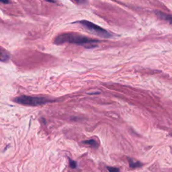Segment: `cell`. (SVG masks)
<instances>
[{"mask_svg": "<svg viewBox=\"0 0 172 172\" xmlns=\"http://www.w3.org/2000/svg\"><path fill=\"white\" fill-rule=\"evenodd\" d=\"M155 14H156V15L158 16L159 18L168 21L169 22H170L172 24V16L171 15L166 14H165V13H163L160 11H155Z\"/></svg>", "mask_w": 172, "mask_h": 172, "instance_id": "277c9868", "label": "cell"}, {"mask_svg": "<svg viewBox=\"0 0 172 172\" xmlns=\"http://www.w3.org/2000/svg\"><path fill=\"white\" fill-rule=\"evenodd\" d=\"M128 162H129V165L130 167L132 168H134V167H139L140 166H141L142 164L138 161H135L131 159H128Z\"/></svg>", "mask_w": 172, "mask_h": 172, "instance_id": "8992f818", "label": "cell"}, {"mask_svg": "<svg viewBox=\"0 0 172 172\" xmlns=\"http://www.w3.org/2000/svg\"><path fill=\"white\" fill-rule=\"evenodd\" d=\"M1 2L2 3H3V4H8V0H1Z\"/></svg>", "mask_w": 172, "mask_h": 172, "instance_id": "8fae6325", "label": "cell"}, {"mask_svg": "<svg viewBox=\"0 0 172 172\" xmlns=\"http://www.w3.org/2000/svg\"><path fill=\"white\" fill-rule=\"evenodd\" d=\"M79 23L84 26L85 29H87L88 31L91 32L92 34L100 36L102 38H108L112 36V34H110L108 31L106 30L105 29L101 28L100 26L95 24L91 22H89L88 20H81L79 21Z\"/></svg>", "mask_w": 172, "mask_h": 172, "instance_id": "3957f363", "label": "cell"}, {"mask_svg": "<svg viewBox=\"0 0 172 172\" xmlns=\"http://www.w3.org/2000/svg\"><path fill=\"white\" fill-rule=\"evenodd\" d=\"M14 100L16 103L28 106H38L44 105L53 102V100H49L46 98L28 96V95H22V96L16 98Z\"/></svg>", "mask_w": 172, "mask_h": 172, "instance_id": "7a4b0ae2", "label": "cell"}, {"mask_svg": "<svg viewBox=\"0 0 172 172\" xmlns=\"http://www.w3.org/2000/svg\"><path fill=\"white\" fill-rule=\"evenodd\" d=\"M73 1H74L78 4H84L86 2L85 0H73Z\"/></svg>", "mask_w": 172, "mask_h": 172, "instance_id": "30bf717a", "label": "cell"}, {"mask_svg": "<svg viewBox=\"0 0 172 172\" xmlns=\"http://www.w3.org/2000/svg\"><path fill=\"white\" fill-rule=\"evenodd\" d=\"M107 170L110 171H118L119 169L113 167H107Z\"/></svg>", "mask_w": 172, "mask_h": 172, "instance_id": "9c48e42d", "label": "cell"}, {"mask_svg": "<svg viewBox=\"0 0 172 172\" xmlns=\"http://www.w3.org/2000/svg\"><path fill=\"white\" fill-rule=\"evenodd\" d=\"M45 1L48 2H52V3H53V2H55V0H45Z\"/></svg>", "mask_w": 172, "mask_h": 172, "instance_id": "7c38bea8", "label": "cell"}, {"mask_svg": "<svg viewBox=\"0 0 172 172\" xmlns=\"http://www.w3.org/2000/svg\"><path fill=\"white\" fill-rule=\"evenodd\" d=\"M84 143L85 144H88L91 145V146L94 147H97V143L96 141L93 140V139H91V140H89V141H85L84 142Z\"/></svg>", "mask_w": 172, "mask_h": 172, "instance_id": "52a82bcc", "label": "cell"}, {"mask_svg": "<svg viewBox=\"0 0 172 172\" xmlns=\"http://www.w3.org/2000/svg\"><path fill=\"white\" fill-rule=\"evenodd\" d=\"M100 42L98 40L90 38L87 36L79 35L73 33H65L57 36L54 40L53 42L56 45H61L69 42L71 44L84 46L85 48H93L96 47V43Z\"/></svg>", "mask_w": 172, "mask_h": 172, "instance_id": "6da1fadb", "label": "cell"}, {"mask_svg": "<svg viewBox=\"0 0 172 172\" xmlns=\"http://www.w3.org/2000/svg\"><path fill=\"white\" fill-rule=\"evenodd\" d=\"M9 58V55L7 52H5L4 51V49L2 48L1 51V61L2 62H5L6 61H8Z\"/></svg>", "mask_w": 172, "mask_h": 172, "instance_id": "5b68a950", "label": "cell"}, {"mask_svg": "<svg viewBox=\"0 0 172 172\" xmlns=\"http://www.w3.org/2000/svg\"><path fill=\"white\" fill-rule=\"evenodd\" d=\"M69 165H70V167L72 169L77 168V163H76V161L71 159H69Z\"/></svg>", "mask_w": 172, "mask_h": 172, "instance_id": "ba28073f", "label": "cell"}]
</instances>
